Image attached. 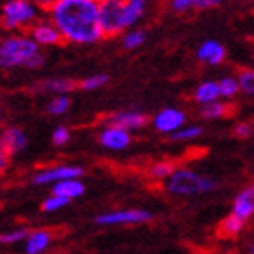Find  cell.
Returning <instances> with one entry per match:
<instances>
[{
    "mask_svg": "<svg viewBox=\"0 0 254 254\" xmlns=\"http://www.w3.org/2000/svg\"><path fill=\"white\" fill-rule=\"evenodd\" d=\"M107 82H109L107 74H91V76H87V78H84L80 82L78 87L84 91H96L100 89V87H104Z\"/></svg>",
    "mask_w": 254,
    "mask_h": 254,
    "instance_id": "83f0119b",
    "label": "cell"
},
{
    "mask_svg": "<svg viewBox=\"0 0 254 254\" xmlns=\"http://www.w3.org/2000/svg\"><path fill=\"white\" fill-rule=\"evenodd\" d=\"M225 55H227L225 46L211 38V40H203L200 44V48L196 51V59L207 65H220L225 60Z\"/></svg>",
    "mask_w": 254,
    "mask_h": 254,
    "instance_id": "8fae6325",
    "label": "cell"
},
{
    "mask_svg": "<svg viewBox=\"0 0 254 254\" xmlns=\"http://www.w3.org/2000/svg\"><path fill=\"white\" fill-rule=\"evenodd\" d=\"M244 2H253V0H244Z\"/></svg>",
    "mask_w": 254,
    "mask_h": 254,
    "instance_id": "8d00e7d4",
    "label": "cell"
},
{
    "mask_svg": "<svg viewBox=\"0 0 254 254\" xmlns=\"http://www.w3.org/2000/svg\"><path fill=\"white\" fill-rule=\"evenodd\" d=\"M9 154L5 153V149L2 147V143H0V175H4V171L7 169V165H9Z\"/></svg>",
    "mask_w": 254,
    "mask_h": 254,
    "instance_id": "836d02e7",
    "label": "cell"
},
{
    "mask_svg": "<svg viewBox=\"0 0 254 254\" xmlns=\"http://www.w3.org/2000/svg\"><path fill=\"white\" fill-rule=\"evenodd\" d=\"M31 236L29 231L26 229H18V231H13V233L7 234H0V244H13V242H20V240Z\"/></svg>",
    "mask_w": 254,
    "mask_h": 254,
    "instance_id": "4dcf8cb0",
    "label": "cell"
},
{
    "mask_svg": "<svg viewBox=\"0 0 254 254\" xmlns=\"http://www.w3.org/2000/svg\"><path fill=\"white\" fill-rule=\"evenodd\" d=\"M69 106H71V102L65 95H60V96H55L51 100L48 102V106H46V113L51 115V117H59V115H64V113L67 111Z\"/></svg>",
    "mask_w": 254,
    "mask_h": 254,
    "instance_id": "d4e9b609",
    "label": "cell"
},
{
    "mask_svg": "<svg viewBox=\"0 0 254 254\" xmlns=\"http://www.w3.org/2000/svg\"><path fill=\"white\" fill-rule=\"evenodd\" d=\"M244 227H245L244 220L231 212L229 216H225L222 222H220L218 233H220V236H223V238H233V236H238V234L244 231Z\"/></svg>",
    "mask_w": 254,
    "mask_h": 254,
    "instance_id": "d6986e66",
    "label": "cell"
},
{
    "mask_svg": "<svg viewBox=\"0 0 254 254\" xmlns=\"http://www.w3.org/2000/svg\"><path fill=\"white\" fill-rule=\"evenodd\" d=\"M145 38H147V33L143 31V29H131V31H127L124 35L122 46L127 51H134V49L142 48L143 44H145Z\"/></svg>",
    "mask_w": 254,
    "mask_h": 254,
    "instance_id": "7402d4cb",
    "label": "cell"
},
{
    "mask_svg": "<svg viewBox=\"0 0 254 254\" xmlns=\"http://www.w3.org/2000/svg\"><path fill=\"white\" fill-rule=\"evenodd\" d=\"M84 175L82 167L76 165H59V167H51V169L40 171L35 176V184H49V182H64V180H76Z\"/></svg>",
    "mask_w": 254,
    "mask_h": 254,
    "instance_id": "9c48e42d",
    "label": "cell"
},
{
    "mask_svg": "<svg viewBox=\"0 0 254 254\" xmlns=\"http://www.w3.org/2000/svg\"><path fill=\"white\" fill-rule=\"evenodd\" d=\"M153 220V214L143 209H124V211L104 212L95 218L98 225H134V223H145Z\"/></svg>",
    "mask_w": 254,
    "mask_h": 254,
    "instance_id": "8992f818",
    "label": "cell"
},
{
    "mask_svg": "<svg viewBox=\"0 0 254 254\" xmlns=\"http://www.w3.org/2000/svg\"><path fill=\"white\" fill-rule=\"evenodd\" d=\"M147 9V0H126L124 5V22H126V29L132 27L136 24Z\"/></svg>",
    "mask_w": 254,
    "mask_h": 254,
    "instance_id": "e0dca14e",
    "label": "cell"
},
{
    "mask_svg": "<svg viewBox=\"0 0 254 254\" xmlns=\"http://www.w3.org/2000/svg\"><path fill=\"white\" fill-rule=\"evenodd\" d=\"M76 87H78V84L71 78H48L33 85L31 91L33 93H55L57 96H60L71 93Z\"/></svg>",
    "mask_w": 254,
    "mask_h": 254,
    "instance_id": "5bb4252c",
    "label": "cell"
},
{
    "mask_svg": "<svg viewBox=\"0 0 254 254\" xmlns=\"http://www.w3.org/2000/svg\"><path fill=\"white\" fill-rule=\"evenodd\" d=\"M84 194V184L78 180H64L57 182L53 187V196H60V198H78Z\"/></svg>",
    "mask_w": 254,
    "mask_h": 254,
    "instance_id": "ac0fdd59",
    "label": "cell"
},
{
    "mask_svg": "<svg viewBox=\"0 0 254 254\" xmlns=\"http://www.w3.org/2000/svg\"><path fill=\"white\" fill-rule=\"evenodd\" d=\"M229 113H231V106L225 104V102H212L209 106H201L200 109V115L201 118H205V120H218V118H225L229 117Z\"/></svg>",
    "mask_w": 254,
    "mask_h": 254,
    "instance_id": "ffe728a7",
    "label": "cell"
},
{
    "mask_svg": "<svg viewBox=\"0 0 254 254\" xmlns=\"http://www.w3.org/2000/svg\"><path fill=\"white\" fill-rule=\"evenodd\" d=\"M249 254H254V242H253V245H251V251H249Z\"/></svg>",
    "mask_w": 254,
    "mask_h": 254,
    "instance_id": "d590c367",
    "label": "cell"
},
{
    "mask_svg": "<svg viewBox=\"0 0 254 254\" xmlns=\"http://www.w3.org/2000/svg\"><path fill=\"white\" fill-rule=\"evenodd\" d=\"M201 134H203V127L201 126H184L180 131H176L169 138L173 142H192L196 138H200Z\"/></svg>",
    "mask_w": 254,
    "mask_h": 254,
    "instance_id": "603a6c76",
    "label": "cell"
},
{
    "mask_svg": "<svg viewBox=\"0 0 254 254\" xmlns=\"http://www.w3.org/2000/svg\"><path fill=\"white\" fill-rule=\"evenodd\" d=\"M220 84L214 82V80H205V82H201L198 87L194 89V100L200 104V106H209L212 102H218L220 100Z\"/></svg>",
    "mask_w": 254,
    "mask_h": 254,
    "instance_id": "2e32d148",
    "label": "cell"
},
{
    "mask_svg": "<svg viewBox=\"0 0 254 254\" xmlns=\"http://www.w3.org/2000/svg\"><path fill=\"white\" fill-rule=\"evenodd\" d=\"M0 143L5 149V153L13 156L27 145V136L24 134L20 127H7L0 134Z\"/></svg>",
    "mask_w": 254,
    "mask_h": 254,
    "instance_id": "9a60e30c",
    "label": "cell"
},
{
    "mask_svg": "<svg viewBox=\"0 0 254 254\" xmlns=\"http://www.w3.org/2000/svg\"><path fill=\"white\" fill-rule=\"evenodd\" d=\"M38 7L33 0H7L2 5L0 15V26L5 31H20V29H31L37 22Z\"/></svg>",
    "mask_w": 254,
    "mask_h": 254,
    "instance_id": "277c9868",
    "label": "cell"
},
{
    "mask_svg": "<svg viewBox=\"0 0 254 254\" xmlns=\"http://www.w3.org/2000/svg\"><path fill=\"white\" fill-rule=\"evenodd\" d=\"M69 138H71V134H69L67 127H57V129L53 131V143L55 145H65V143L69 142Z\"/></svg>",
    "mask_w": 254,
    "mask_h": 254,
    "instance_id": "1f68e13d",
    "label": "cell"
},
{
    "mask_svg": "<svg viewBox=\"0 0 254 254\" xmlns=\"http://www.w3.org/2000/svg\"><path fill=\"white\" fill-rule=\"evenodd\" d=\"M218 84H220V93H222L223 98H233V96L238 95L240 91L238 78H234V76H223L222 80H218Z\"/></svg>",
    "mask_w": 254,
    "mask_h": 254,
    "instance_id": "4316f807",
    "label": "cell"
},
{
    "mask_svg": "<svg viewBox=\"0 0 254 254\" xmlns=\"http://www.w3.org/2000/svg\"><path fill=\"white\" fill-rule=\"evenodd\" d=\"M49 240H51V234L48 231H37L33 233L27 240V254H38L42 253L46 247L49 245Z\"/></svg>",
    "mask_w": 254,
    "mask_h": 254,
    "instance_id": "44dd1931",
    "label": "cell"
},
{
    "mask_svg": "<svg viewBox=\"0 0 254 254\" xmlns=\"http://www.w3.org/2000/svg\"><path fill=\"white\" fill-rule=\"evenodd\" d=\"M186 113L176 107H165L162 111H158L153 118L154 129L162 134H175L176 131H180L182 127L186 126Z\"/></svg>",
    "mask_w": 254,
    "mask_h": 254,
    "instance_id": "52a82bcc",
    "label": "cell"
},
{
    "mask_svg": "<svg viewBox=\"0 0 254 254\" xmlns=\"http://www.w3.org/2000/svg\"><path fill=\"white\" fill-rule=\"evenodd\" d=\"M48 13L64 42L93 46L104 38L98 0H55Z\"/></svg>",
    "mask_w": 254,
    "mask_h": 254,
    "instance_id": "6da1fadb",
    "label": "cell"
},
{
    "mask_svg": "<svg viewBox=\"0 0 254 254\" xmlns=\"http://www.w3.org/2000/svg\"><path fill=\"white\" fill-rule=\"evenodd\" d=\"M29 37L40 46V48H51L64 42L62 35L51 20H37L29 29Z\"/></svg>",
    "mask_w": 254,
    "mask_h": 254,
    "instance_id": "ba28073f",
    "label": "cell"
},
{
    "mask_svg": "<svg viewBox=\"0 0 254 254\" xmlns=\"http://www.w3.org/2000/svg\"><path fill=\"white\" fill-rule=\"evenodd\" d=\"M124 5H126V0H98L100 26L104 37H117L126 29Z\"/></svg>",
    "mask_w": 254,
    "mask_h": 254,
    "instance_id": "5b68a950",
    "label": "cell"
},
{
    "mask_svg": "<svg viewBox=\"0 0 254 254\" xmlns=\"http://www.w3.org/2000/svg\"><path fill=\"white\" fill-rule=\"evenodd\" d=\"M169 5L175 13H186L190 9H200V0H171Z\"/></svg>",
    "mask_w": 254,
    "mask_h": 254,
    "instance_id": "f1b7e54d",
    "label": "cell"
},
{
    "mask_svg": "<svg viewBox=\"0 0 254 254\" xmlns=\"http://www.w3.org/2000/svg\"><path fill=\"white\" fill-rule=\"evenodd\" d=\"M233 214L242 218L244 222H247L251 216H254V182L247 187H244L238 192V196L234 198Z\"/></svg>",
    "mask_w": 254,
    "mask_h": 254,
    "instance_id": "4fadbf2b",
    "label": "cell"
},
{
    "mask_svg": "<svg viewBox=\"0 0 254 254\" xmlns=\"http://www.w3.org/2000/svg\"><path fill=\"white\" fill-rule=\"evenodd\" d=\"M223 0H200V9H207V7H214V5L222 4Z\"/></svg>",
    "mask_w": 254,
    "mask_h": 254,
    "instance_id": "e575fe53",
    "label": "cell"
},
{
    "mask_svg": "<svg viewBox=\"0 0 254 254\" xmlns=\"http://www.w3.org/2000/svg\"><path fill=\"white\" fill-rule=\"evenodd\" d=\"M107 126H115L126 131H134L147 126L149 118L140 111H118L107 117Z\"/></svg>",
    "mask_w": 254,
    "mask_h": 254,
    "instance_id": "30bf717a",
    "label": "cell"
},
{
    "mask_svg": "<svg viewBox=\"0 0 254 254\" xmlns=\"http://www.w3.org/2000/svg\"><path fill=\"white\" fill-rule=\"evenodd\" d=\"M218 189V182L211 176L200 175L187 167H178V169L165 180V190L173 196H201L207 192Z\"/></svg>",
    "mask_w": 254,
    "mask_h": 254,
    "instance_id": "3957f363",
    "label": "cell"
},
{
    "mask_svg": "<svg viewBox=\"0 0 254 254\" xmlns=\"http://www.w3.org/2000/svg\"><path fill=\"white\" fill-rule=\"evenodd\" d=\"M100 143L106 149H111V151H122L126 149L129 143H131V134L126 129H120V127L115 126H106V129L100 132L98 136Z\"/></svg>",
    "mask_w": 254,
    "mask_h": 254,
    "instance_id": "7c38bea8",
    "label": "cell"
},
{
    "mask_svg": "<svg viewBox=\"0 0 254 254\" xmlns=\"http://www.w3.org/2000/svg\"><path fill=\"white\" fill-rule=\"evenodd\" d=\"M67 203H69L67 198H60V196H51V198H48V200H44V203H42V211H44V212L57 211V209H60V207L67 205Z\"/></svg>",
    "mask_w": 254,
    "mask_h": 254,
    "instance_id": "f546056e",
    "label": "cell"
},
{
    "mask_svg": "<svg viewBox=\"0 0 254 254\" xmlns=\"http://www.w3.org/2000/svg\"><path fill=\"white\" fill-rule=\"evenodd\" d=\"M176 171L173 162H156L149 167V176L153 180H169V176Z\"/></svg>",
    "mask_w": 254,
    "mask_h": 254,
    "instance_id": "cb8c5ba5",
    "label": "cell"
},
{
    "mask_svg": "<svg viewBox=\"0 0 254 254\" xmlns=\"http://www.w3.org/2000/svg\"><path fill=\"white\" fill-rule=\"evenodd\" d=\"M46 57L29 35H7L0 38V69H40Z\"/></svg>",
    "mask_w": 254,
    "mask_h": 254,
    "instance_id": "7a4b0ae2",
    "label": "cell"
},
{
    "mask_svg": "<svg viewBox=\"0 0 254 254\" xmlns=\"http://www.w3.org/2000/svg\"><path fill=\"white\" fill-rule=\"evenodd\" d=\"M238 84L242 93L254 96V69H242L238 74Z\"/></svg>",
    "mask_w": 254,
    "mask_h": 254,
    "instance_id": "484cf974",
    "label": "cell"
},
{
    "mask_svg": "<svg viewBox=\"0 0 254 254\" xmlns=\"http://www.w3.org/2000/svg\"><path fill=\"white\" fill-rule=\"evenodd\" d=\"M234 136L236 138H242V140H245V138H249L251 134H253V126H251L249 122H238L236 126H234Z\"/></svg>",
    "mask_w": 254,
    "mask_h": 254,
    "instance_id": "d6a6232c",
    "label": "cell"
}]
</instances>
